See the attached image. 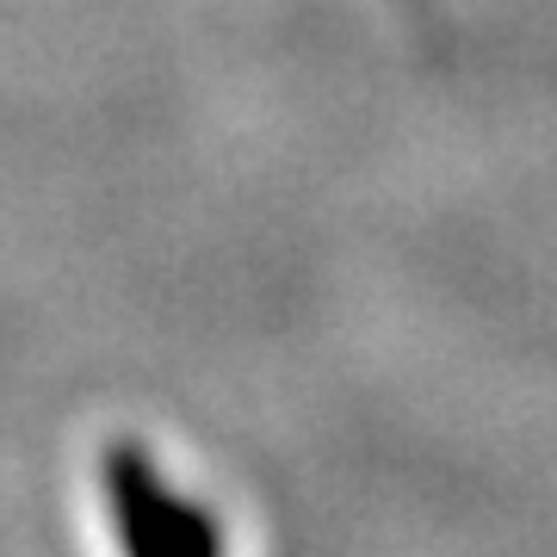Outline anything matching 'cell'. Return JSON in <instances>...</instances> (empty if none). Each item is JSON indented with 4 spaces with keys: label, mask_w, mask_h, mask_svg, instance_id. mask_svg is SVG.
<instances>
[{
    "label": "cell",
    "mask_w": 557,
    "mask_h": 557,
    "mask_svg": "<svg viewBox=\"0 0 557 557\" xmlns=\"http://www.w3.org/2000/svg\"><path fill=\"white\" fill-rule=\"evenodd\" d=\"M100 502L119 557H230L218 515L186 496L137 440H112L100 453Z\"/></svg>",
    "instance_id": "6da1fadb"
}]
</instances>
